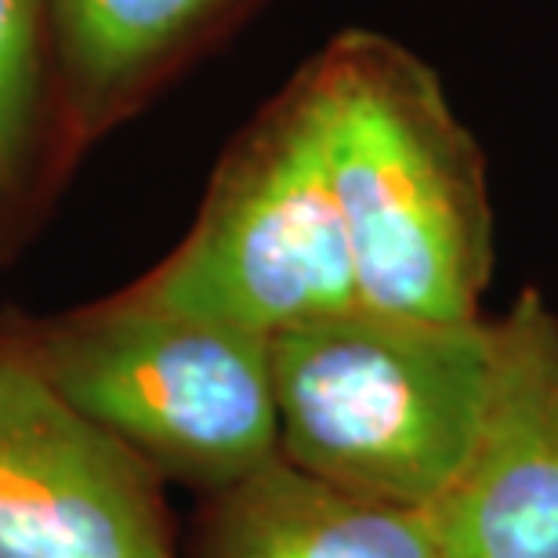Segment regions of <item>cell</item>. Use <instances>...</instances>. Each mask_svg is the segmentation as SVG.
I'll list each match as a JSON object with an SVG mask.
<instances>
[{"instance_id": "cell-6", "label": "cell", "mask_w": 558, "mask_h": 558, "mask_svg": "<svg viewBox=\"0 0 558 558\" xmlns=\"http://www.w3.org/2000/svg\"><path fill=\"white\" fill-rule=\"evenodd\" d=\"M432 522L450 558H558V316L537 290L494 319L483 428Z\"/></svg>"}, {"instance_id": "cell-4", "label": "cell", "mask_w": 558, "mask_h": 558, "mask_svg": "<svg viewBox=\"0 0 558 558\" xmlns=\"http://www.w3.org/2000/svg\"><path fill=\"white\" fill-rule=\"evenodd\" d=\"M135 287L265 338L363 308L312 70L236 138L185 240Z\"/></svg>"}, {"instance_id": "cell-5", "label": "cell", "mask_w": 558, "mask_h": 558, "mask_svg": "<svg viewBox=\"0 0 558 558\" xmlns=\"http://www.w3.org/2000/svg\"><path fill=\"white\" fill-rule=\"evenodd\" d=\"M167 483L0 349V558H178Z\"/></svg>"}, {"instance_id": "cell-1", "label": "cell", "mask_w": 558, "mask_h": 558, "mask_svg": "<svg viewBox=\"0 0 558 558\" xmlns=\"http://www.w3.org/2000/svg\"><path fill=\"white\" fill-rule=\"evenodd\" d=\"M363 308L468 323L494 272V207L475 138L428 65L349 33L308 65Z\"/></svg>"}, {"instance_id": "cell-8", "label": "cell", "mask_w": 558, "mask_h": 558, "mask_svg": "<svg viewBox=\"0 0 558 558\" xmlns=\"http://www.w3.org/2000/svg\"><path fill=\"white\" fill-rule=\"evenodd\" d=\"M236 0H51V70L70 145L109 128Z\"/></svg>"}, {"instance_id": "cell-2", "label": "cell", "mask_w": 558, "mask_h": 558, "mask_svg": "<svg viewBox=\"0 0 558 558\" xmlns=\"http://www.w3.org/2000/svg\"><path fill=\"white\" fill-rule=\"evenodd\" d=\"M0 349L199 497L279 457L272 338L163 305L131 283L62 316L4 319Z\"/></svg>"}, {"instance_id": "cell-7", "label": "cell", "mask_w": 558, "mask_h": 558, "mask_svg": "<svg viewBox=\"0 0 558 558\" xmlns=\"http://www.w3.org/2000/svg\"><path fill=\"white\" fill-rule=\"evenodd\" d=\"M178 558H450L432 511L319 483L283 457L204 497Z\"/></svg>"}, {"instance_id": "cell-9", "label": "cell", "mask_w": 558, "mask_h": 558, "mask_svg": "<svg viewBox=\"0 0 558 558\" xmlns=\"http://www.w3.org/2000/svg\"><path fill=\"white\" fill-rule=\"evenodd\" d=\"M51 0H0V210L22 204L37 174Z\"/></svg>"}, {"instance_id": "cell-3", "label": "cell", "mask_w": 558, "mask_h": 558, "mask_svg": "<svg viewBox=\"0 0 558 558\" xmlns=\"http://www.w3.org/2000/svg\"><path fill=\"white\" fill-rule=\"evenodd\" d=\"M494 374V319L352 308L272 338L279 457L349 494L432 511L464 472Z\"/></svg>"}]
</instances>
